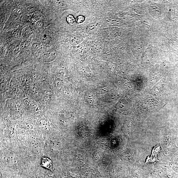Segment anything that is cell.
<instances>
[{
    "mask_svg": "<svg viewBox=\"0 0 178 178\" xmlns=\"http://www.w3.org/2000/svg\"><path fill=\"white\" fill-rule=\"evenodd\" d=\"M86 101L89 104L91 105H93L94 102V98L93 97L90 95V94H89L88 95H86Z\"/></svg>",
    "mask_w": 178,
    "mask_h": 178,
    "instance_id": "7c38bea8",
    "label": "cell"
},
{
    "mask_svg": "<svg viewBox=\"0 0 178 178\" xmlns=\"http://www.w3.org/2000/svg\"><path fill=\"white\" fill-rule=\"evenodd\" d=\"M41 44L38 43L34 44L31 47V50L33 54L35 55H38L43 50Z\"/></svg>",
    "mask_w": 178,
    "mask_h": 178,
    "instance_id": "5b68a950",
    "label": "cell"
},
{
    "mask_svg": "<svg viewBox=\"0 0 178 178\" xmlns=\"http://www.w3.org/2000/svg\"><path fill=\"white\" fill-rule=\"evenodd\" d=\"M42 166L45 168L51 169L52 168V162L48 157L43 158L41 161Z\"/></svg>",
    "mask_w": 178,
    "mask_h": 178,
    "instance_id": "8992f818",
    "label": "cell"
},
{
    "mask_svg": "<svg viewBox=\"0 0 178 178\" xmlns=\"http://www.w3.org/2000/svg\"><path fill=\"white\" fill-rule=\"evenodd\" d=\"M33 7H32V6H30V7H29L28 8V9H27V12L29 14H31L33 12Z\"/></svg>",
    "mask_w": 178,
    "mask_h": 178,
    "instance_id": "ffe728a7",
    "label": "cell"
},
{
    "mask_svg": "<svg viewBox=\"0 0 178 178\" xmlns=\"http://www.w3.org/2000/svg\"><path fill=\"white\" fill-rule=\"evenodd\" d=\"M66 20L68 23L70 24H72L75 21V19L73 16L71 15H69L66 17Z\"/></svg>",
    "mask_w": 178,
    "mask_h": 178,
    "instance_id": "5bb4252c",
    "label": "cell"
},
{
    "mask_svg": "<svg viewBox=\"0 0 178 178\" xmlns=\"http://www.w3.org/2000/svg\"><path fill=\"white\" fill-rule=\"evenodd\" d=\"M77 66L78 69L82 73L87 74L89 73V69L84 64L79 63Z\"/></svg>",
    "mask_w": 178,
    "mask_h": 178,
    "instance_id": "9c48e42d",
    "label": "cell"
},
{
    "mask_svg": "<svg viewBox=\"0 0 178 178\" xmlns=\"http://www.w3.org/2000/svg\"><path fill=\"white\" fill-rule=\"evenodd\" d=\"M84 20H85V17L82 15H80L78 16L76 20V22L78 23H83Z\"/></svg>",
    "mask_w": 178,
    "mask_h": 178,
    "instance_id": "e0dca14e",
    "label": "cell"
},
{
    "mask_svg": "<svg viewBox=\"0 0 178 178\" xmlns=\"http://www.w3.org/2000/svg\"><path fill=\"white\" fill-rule=\"evenodd\" d=\"M83 41V38L79 36H74L70 40V44L74 46L81 44Z\"/></svg>",
    "mask_w": 178,
    "mask_h": 178,
    "instance_id": "52a82bcc",
    "label": "cell"
},
{
    "mask_svg": "<svg viewBox=\"0 0 178 178\" xmlns=\"http://www.w3.org/2000/svg\"><path fill=\"white\" fill-rule=\"evenodd\" d=\"M30 148L32 151L35 154H38L41 151V145L37 141H32L30 144Z\"/></svg>",
    "mask_w": 178,
    "mask_h": 178,
    "instance_id": "3957f363",
    "label": "cell"
},
{
    "mask_svg": "<svg viewBox=\"0 0 178 178\" xmlns=\"http://www.w3.org/2000/svg\"><path fill=\"white\" fill-rule=\"evenodd\" d=\"M49 35L46 33H44L42 35L41 37L42 40L44 43H47L49 41Z\"/></svg>",
    "mask_w": 178,
    "mask_h": 178,
    "instance_id": "2e32d148",
    "label": "cell"
},
{
    "mask_svg": "<svg viewBox=\"0 0 178 178\" xmlns=\"http://www.w3.org/2000/svg\"><path fill=\"white\" fill-rule=\"evenodd\" d=\"M24 79H25V81H28L27 82V84H31V83L32 82V79L30 77H29V76H27V77H25L24 78Z\"/></svg>",
    "mask_w": 178,
    "mask_h": 178,
    "instance_id": "d6986e66",
    "label": "cell"
},
{
    "mask_svg": "<svg viewBox=\"0 0 178 178\" xmlns=\"http://www.w3.org/2000/svg\"><path fill=\"white\" fill-rule=\"evenodd\" d=\"M78 130L79 135L81 137L86 138L89 136L90 132L89 128L84 125H81Z\"/></svg>",
    "mask_w": 178,
    "mask_h": 178,
    "instance_id": "277c9868",
    "label": "cell"
},
{
    "mask_svg": "<svg viewBox=\"0 0 178 178\" xmlns=\"http://www.w3.org/2000/svg\"><path fill=\"white\" fill-rule=\"evenodd\" d=\"M30 34V31L28 28H25L22 32V35L24 38H28Z\"/></svg>",
    "mask_w": 178,
    "mask_h": 178,
    "instance_id": "9a60e30c",
    "label": "cell"
},
{
    "mask_svg": "<svg viewBox=\"0 0 178 178\" xmlns=\"http://www.w3.org/2000/svg\"><path fill=\"white\" fill-rule=\"evenodd\" d=\"M97 23H92L88 26V30L89 31H93L95 30V29L97 28Z\"/></svg>",
    "mask_w": 178,
    "mask_h": 178,
    "instance_id": "4fadbf2b",
    "label": "cell"
},
{
    "mask_svg": "<svg viewBox=\"0 0 178 178\" xmlns=\"http://www.w3.org/2000/svg\"><path fill=\"white\" fill-rule=\"evenodd\" d=\"M8 135L10 138H13L16 135V131L13 125H10L8 128Z\"/></svg>",
    "mask_w": 178,
    "mask_h": 178,
    "instance_id": "8fae6325",
    "label": "cell"
},
{
    "mask_svg": "<svg viewBox=\"0 0 178 178\" xmlns=\"http://www.w3.org/2000/svg\"><path fill=\"white\" fill-rule=\"evenodd\" d=\"M73 52L78 54H81L84 51V48L82 44H79L74 46L73 48Z\"/></svg>",
    "mask_w": 178,
    "mask_h": 178,
    "instance_id": "ba28073f",
    "label": "cell"
},
{
    "mask_svg": "<svg viewBox=\"0 0 178 178\" xmlns=\"http://www.w3.org/2000/svg\"><path fill=\"white\" fill-rule=\"evenodd\" d=\"M54 2L55 4L58 6L64 7L65 5V2L63 1L55 0L54 1Z\"/></svg>",
    "mask_w": 178,
    "mask_h": 178,
    "instance_id": "ac0fdd59",
    "label": "cell"
},
{
    "mask_svg": "<svg viewBox=\"0 0 178 178\" xmlns=\"http://www.w3.org/2000/svg\"><path fill=\"white\" fill-rule=\"evenodd\" d=\"M57 52L54 50L47 52L43 55L44 59L45 61L50 62L54 60L57 57Z\"/></svg>",
    "mask_w": 178,
    "mask_h": 178,
    "instance_id": "7a4b0ae2",
    "label": "cell"
},
{
    "mask_svg": "<svg viewBox=\"0 0 178 178\" xmlns=\"http://www.w3.org/2000/svg\"><path fill=\"white\" fill-rule=\"evenodd\" d=\"M39 124L41 127L44 130H47L49 127V122L46 119H41L39 122Z\"/></svg>",
    "mask_w": 178,
    "mask_h": 178,
    "instance_id": "30bf717a",
    "label": "cell"
},
{
    "mask_svg": "<svg viewBox=\"0 0 178 178\" xmlns=\"http://www.w3.org/2000/svg\"><path fill=\"white\" fill-rule=\"evenodd\" d=\"M49 148L52 153H57L61 148L60 141L57 139L54 138L51 140L49 142Z\"/></svg>",
    "mask_w": 178,
    "mask_h": 178,
    "instance_id": "6da1fadb",
    "label": "cell"
}]
</instances>
